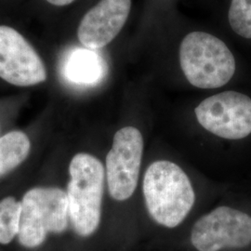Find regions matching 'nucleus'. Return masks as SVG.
I'll list each match as a JSON object with an SVG mask.
<instances>
[{"label": "nucleus", "instance_id": "13", "mask_svg": "<svg viewBox=\"0 0 251 251\" xmlns=\"http://www.w3.org/2000/svg\"><path fill=\"white\" fill-rule=\"evenodd\" d=\"M228 19L236 35L251 39V0H232Z\"/></svg>", "mask_w": 251, "mask_h": 251}, {"label": "nucleus", "instance_id": "1", "mask_svg": "<svg viewBox=\"0 0 251 251\" xmlns=\"http://www.w3.org/2000/svg\"><path fill=\"white\" fill-rule=\"evenodd\" d=\"M143 189L150 217L157 225L170 229L185 220L196 201L186 173L167 160L153 162L147 168Z\"/></svg>", "mask_w": 251, "mask_h": 251}, {"label": "nucleus", "instance_id": "7", "mask_svg": "<svg viewBox=\"0 0 251 251\" xmlns=\"http://www.w3.org/2000/svg\"><path fill=\"white\" fill-rule=\"evenodd\" d=\"M144 154V138L134 126H125L115 134L106 156V179L110 196L125 201L136 190Z\"/></svg>", "mask_w": 251, "mask_h": 251}, {"label": "nucleus", "instance_id": "11", "mask_svg": "<svg viewBox=\"0 0 251 251\" xmlns=\"http://www.w3.org/2000/svg\"><path fill=\"white\" fill-rule=\"evenodd\" d=\"M30 148V140L22 131L15 130L0 137V177L25 161Z\"/></svg>", "mask_w": 251, "mask_h": 251}, {"label": "nucleus", "instance_id": "6", "mask_svg": "<svg viewBox=\"0 0 251 251\" xmlns=\"http://www.w3.org/2000/svg\"><path fill=\"white\" fill-rule=\"evenodd\" d=\"M199 124L226 140H241L251 133V99L237 91H225L204 100L195 110Z\"/></svg>", "mask_w": 251, "mask_h": 251}, {"label": "nucleus", "instance_id": "3", "mask_svg": "<svg viewBox=\"0 0 251 251\" xmlns=\"http://www.w3.org/2000/svg\"><path fill=\"white\" fill-rule=\"evenodd\" d=\"M179 63L187 80L199 89H218L235 73L232 51L220 38L204 32H193L179 47Z\"/></svg>", "mask_w": 251, "mask_h": 251}, {"label": "nucleus", "instance_id": "12", "mask_svg": "<svg viewBox=\"0 0 251 251\" xmlns=\"http://www.w3.org/2000/svg\"><path fill=\"white\" fill-rule=\"evenodd\" d=\"M21 202L13 197L0 201V244L7 245L18 235Z\"/></svg>", "mask_w": 251, "mask_h": 251}, {"label": "nucleus", "instance_id": "2", "mask_svg": "<svg viewBox=\"0 0 251 251\" xmlns=\"http://www.w3.org/2000/svg\"><path fill=\"white\" fill-rule=\"evenodd\" d=\"M67 186L69 218L81 237H89L99 228L104 190V169L98 158L80 152L73 157Z\"/></svg>", "mask_w": 251, "mask_h": 251}, {"label": "nucleus", "instance_id": "14", "mask_svg": "<svg viewBox=\"0 0 251 251\" xmlns=\"http://www.w3.org/2000/svg\"><path fill=\"white\" fill-rule=\"evenodd\" d=\"M46 1L54 6L63 7V6H67V5L71 4L75 0H46Z\"/></svg>", "mask_w": 251, "mask_h": 251}, {"label": "nucleus", "instance_id": "10", "mask_svg": "<svg viewBox=\"0 0 251 251\" xmlns=\"http://www.w3.org/2000/svg\"><path fill=\"white\" fill-rule=\"evenodd\" d=\"M64 76L73 84L94 86L106 73L104 60L90 49H75L68 55L64 63Z\"/></svg>", "mask_w": 251, "mask_h": 251}, {"label": "nucleus", "instance_id": "9", "mask_svg": "<svg viewBox=\"0 0 251 251\" xmlns=\"http://www.w3.org/2000/svg\"><path fill=\"white\" fill-rule=\"evenodd\" d=\"M131 0H100L81 20L77 36L81 44L99 50L112 42L125 25Z\"/></svg>", "mask_w": 251, "mask_h": 251}, {"label": "nucleus", "instance_id": "8", "mask_svg": "<svg viewBox=\"0 0 251 251\" xmlns=\"http://www.w3.org/2000/svg\"><path fill=\"white\" fill-rule=\"evenodd\" d=\"M0 77L19 87L45 82L47 71L42 59L17 30L0 25Z\"/></svg>", "mask_w": 251, "mask_h": 251}, {"label": "nucleus", "instance_id": "5", "mask_svg": "<svg viewBox=\"0 0 251 251\" xmlns=\"http://www.w3.org/2000/svg\"><path fill=\"white\" fill-rule=\"evenodd\" d=\"M198 251L243 250L251 245V216L229 206H219L199 218L191 231Z\"/></svg>", "mask_w": 251, "mask_h": 251}, {"label": "nucleus", "instance_id": "4", "mask_svg": "<svg viewBox=\"0 0 251 251\" xmlns=\"http://www.w3.org/2000/svg\"><path fill=\"white\" fill-rule=\"evenodd\" d=\"M69 219L67 194L62 189H31L21 202L19 242L26 249L37 248L48 233H63Z\"/></svg>", "mask_w": 251, "mask_h": 251}]
</instances>
